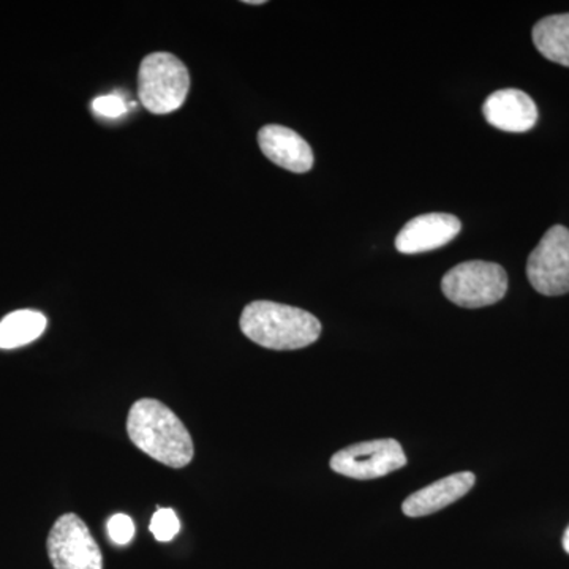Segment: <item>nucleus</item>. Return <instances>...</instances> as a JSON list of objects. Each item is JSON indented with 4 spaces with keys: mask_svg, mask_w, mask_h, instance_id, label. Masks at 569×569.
<instances>
[{
    "mask_svg": "<svg viewBox=\"0 0 569 569\" xmlns=\"http://www.w3.org/2000/svg\"><path fill=\"white\" fill-rule=\"evenodd\" d=\"M127 432L134 447L163 466L183 468L192 462L194 448L189 430L160 400H137L130 408Z\"/></svg>",
    "mask_w": 569,
    "mask_h": 569,
    "instance_id": "obj_1",
    "label": "nucleus"
},
{
    "mask_svg": "<svg viewBox=\"0 0 569 569\" xmlns=\"http://www.w3.org/2000/svg\"><path fill=\"white\" fill-rule=\"evenodd\" d=\"M239 325L247 339L268 350H299L321 335V323L312 313L272 301L247 306Z\"/></svg>",
    "mask_w": 569,
    "mask_h": 569,
    "instance_id": "obj_2",
    "label": "nucleus"
},
{
    "mask_svg": "<svg viewBox=\"0 0 569 569\" xmlns=\"http://www.w3.org/2000/svg\"><path fill=\"white\" fill-rule=\"evenodd\" d=\"M190 89L187 67L170 52H153L138 71V96L152 114H170L186 102Z\"/></svg>",
    "mask_w": 569,
    "mask_h": 569,
    "instance_id": "obj_3",
    "label": "nucleus"
},
{
    "mask_svg": "<svg viewBox=\"0 0 569 569\" xmlns=\"http://www.w3.org/2000/svg\"><path fill=\"white\" fill-rule=\"evenodd\" d=\"M441 291L449 301L466 309L497 305L508 291L507 271L490 261H467L447 272Z\"/></svg>",
    "mask_w": 569,
    "mask_h": 569,
    "instance_id": "obj_4",
    "label": "nucleus"
},
{
    "mask_svg": "<svg viewBox=\"0 0 569 569\" xmlns=\"http://www.w3.org/2000/svg\"><path fill=\"white\" fill-rule=\"evenodd\" d=\"M527 277L538 293H569V230L553 224L546 231L527 261Z\"/></svg>",
    "mask_w": 569,
    "mask_h": 569,
    "instance_id": "obj_5",
    "label": "nucleus"
},
{
    "mask_svg": "<svg viewBox=\"0 0 569 569\" xmlns=\"http://www.w3.org/2000/svg\"><path fill=\"white\" fill-rule=\"evenodd\" d=\"M47 548L54 569H103L102 550L84 520L73 512L56 520Z\"/></svg>",
    "mask_w": 569,
    "mask_h": 569,
    "instance_id": "obj_6",
    "label": "nucleus"
},
{
    "mask_svg": "<svg viewBox=\"0 0 569 569\" xmlns=\"http://www.w3.org/2000/svg\"><path fill=\"white\" fill-rule=\"evenodd\" d=\"M406 466V451L402 445L392 438L351 445L337 451L331 459V468L336 473L362 481L387 477Z\"/></svg>",
    "mask_w": 569,
    "mask_h": 569,
    "instance_id": "obj_7",
    "label": "nucleus"
},
{
    "mask_svg": "<svg viewBox=\"0 0 569 569\" xmlns=\"http://www.w3.org/2000/svg\"><path fill=\"white\" fill-rule=\"evenodd\" d=\"M460 230L462 223L451 213H425L415 217L400 230L396 238V249L406 254L430 252L449 244Z\"/></svg>",
    "mask_w": 569,
    "mask_h": 569,
    "instance_id": "obj_8",
    "label": "nucleus"
},
{
    "mask_svg": "<svg viewBox=\"0 0 569 569\" xmlns=\"http://www.w3.org/2000/svg\"><path fill=\"white\" fill-rule=\"evenodd\" d=\"M486 121L501 132L526 133L537 126L538 108L529 93L503 89L490 93L482 104Z\"/></svg>",
    "mask_w": 569,
    "mask_h": 569,
    "instance_id": "obj_9",
    "label": "nucleus"
},
{
    "mask_svg": "<svg viewBox=\"0 0 569 569\" xmlns=\"http://www.w3.org/2000/svg\"><path fill=\"white\" fill-rule=\"evenodd\" d=\"M258 144L266 159L291 173H307L313 167V152L309 142L283 126H266L258 133Z\"/></svg>",
    "mask_w": 569,
    "mask_h": 569,
    "instance_id": "obj_10",
    "label": "nucleus"
},
{
    "mask_svg": "<svg viewBox=\"0 0 569 569\" xmlns=\"http://www.w3.org/2000/svg\"><path fill=\"white\" fill-rule=\"evenodd\" d=\"M475 482H477V478L470 471L449 475V477L438 479L433 485L411 493L403 501L402 511L408 518H425V516L436 515L437 511H441L466 497L473 488Z\"/></svg>",
    "mask_w": 569,
    "mask_h": 569,
    "instance_id": "obj_11",
    "label": "nucleus"
},
{
    "mask_svg": "<svg viewBox=\"0 0 569 569\" xmlns=\"http://www.w3.org/2000/svg\"><path fill=\"white\" fill-rule=\"evenodd\" d=\"M531 37L548 61L569 67V13L542 18L535 24Z\"/></svg>",
    "mask_w": 569,
    "mask_h": 569,
    "instance_id": "obj_12",
    "label": "nucleus"
},
{
    "mask_svg": "<svg viewBox=\"0 0 569 569\" xmlns=\"http://www.w3.org/2000/svg\"><path fill=\"white\" fill-rule=\"evenodd\" d=\"M47 317L37 310H17L0 321V350L29 346L47 329Z\"/></svg>",
    "mask_w": 569,
    "mask_h": 569,
    "instance_id": "obj_13",
    "label": "nucleus"
},
{
    "mask_svg": "<svg viewBox=\"0 0 569 569\" xmlns=\"http://www.w3.org/2000/svg\"><path fill=\"white\" fill-rule=\"evenodd\" d=\"M181 530L178 515L171 508L159 509L151 520V533L157 541H171Z\"/></svg>",
    "mask_w": 569,
    "mask_h": 569,
    "instance_id": "obj_14",
    "label": "nucleus"
},
{
    "mask_svg": "<svg viewBox=\"0 0 569 569\" xmlns=\"http://www.w3.org/2000/svg\"><path fill=\"white\" fill-rule=\"evenodd\" d=\"M108 537L118 546H126L134 537V523L127 515H114L108 520Z\"/></svg>",
    "mask_w": 569,
    "mask_h": 569,
    "instance_id": "obj_15",
    "label": "nucleus"
},
{
    "mask_svg": "<svg viewBox=\"0 0 569 569\" xmlns=\"http://www.w3.org/2000/svg\"><path fill=\"white\" fill-rule=\"evenodd\" d=\"M92 110L102 118L116 119L126 114L129 107H127L126 100L121 96L111 93V96L97 97L92 102Z\"/></svg>",
    "mask_w": 569,
    "mask_h": 569,
    "instance_id": "obj_16",
    "label": "nucleus"
},
{
    "mask_svg": "<svg viewBox=\"0 0 569 569\" xmlns=\"http://www.w3.org/2000/svg\"><path fill=\"white\" fill-rule=\"evenodd\" d=\"M563 549L567 550V553H569V527L563 535Z\"/></svg>",
    "mask_w": 569,
    "mask_h": 569,
    "instance_id": "obj_17",
    "label": "nucleus"
},
{
    "mask_svg": "<svg viewBox=\"0 0 569 569\" xmlns=\"http://www.w3.org/2000/svg\"><path fill=\"white\" fill-rule=\"evenodd\" d=\"M246 3H249V6H263L264 0H249V2Z\"/></svg>",
    "mask_w": 569,
    "mask_h": 569,
    "instance_id": "obj_18",
    "label": "nucleus"
}]
</instances>
